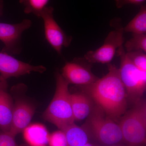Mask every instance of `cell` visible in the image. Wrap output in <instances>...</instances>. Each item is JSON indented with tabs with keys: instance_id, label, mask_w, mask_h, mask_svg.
<instances>
[{
	"instance_id": "5bb4252c",
	"label": "cell",
	"mask_w": 146,
	"mask_h": 146,
	"mask_svg": "<svg viewBox=\"0 0 146 146\" xmlns=\"http://www.w3.org/2000/svg\"><path fill=\"white\" fill-rule=\"evenodd\" d=\"M13 104L12 98L6 91L0 94V129L1 131H10Z\"/></svg>"
},
{
	"instance_id": "52a82bcc",
	"label": "cell",
	"mask_w": 146,
	"mask_h": 146,
	"mask_svg": "<svg viewBox=\"0 0 146 146\" xmlns=\"http://www.w3.org/2000/svg\"><path fill=\"white\" fill-rule=\"evenodd\" d=\"M54 8L48 6L40 15L44 23L45 38L53 48L59 55L63 48L69 46L72 42V36H68L55 20Z\"/></svg>"
},
{
	"instance_id": "ffe728a7",
	"label": "cell",
	"mask_w": 146,
	"mask_h": 146,
	"mask_svg": "<svg viewBox=\"0 0 146 146\" xmlns=\"http://www.w3.org/2000/svg\"><path fill=\"white\" fill-rule=\"evenodd\" d=\"M48 144L50 146H68L63 131L59 130L50 134Z\"/></svg>"
},
{
	"instance_id": "7402d4cb",
	"label": "cell",
	"mask_w": 146,
	"mask_h": 146,
	"mask_svg": "<svg viewBox=\"0 0 146 146\" xmlns=\"http://www.w3.org/2000/svg\"><path fill=\"white\" fill-rule=\"evenodd\" d=\"M116 7L119 9L128 4L142 5L146 0H115Z\"/></svg>"
},
{
	"instance_id": "ba28073f",
	"label": "cell",
	"mask_w": 146,
	"mask_h": 146,
	"mask_svg": "<svg viewBox=\"0 0 146 146\" xmlns=\"http://www.w3.org/2000/svg\"><path fill=\"white\" fill-rule=\"evenodd\" d=\"M32 24L28 19L17 24L0 23V41L4 45L1 52L11 55L20 54L22 50V34L31 27Z\"/></svg>"
},
{
	"instance_id": "44dd1931",
	"label": "cell",
	"mask_w": 146,
	"mask_h": 146,
	"mask_svg": "<svg viewBox=\"0 0 146 146\" xmlns=\"http://www.w3.org/2000/svg\"><path fill=\"white\" fill-rule=\"evenodd\" d=\"M13 136L9 131L0 132V146H21L16 143Z\"/></svg>"
},
{
	"instance_id": "d4e9b609",
	"label": "cell",
	"mask_w": 146,
	"mask_h": 146,
	"mask_svg": "<svg viewBox=\"0 0 146 146\" xmlns=\"http://www.w3.org/2000/svg\"><path fill=\"white\" fill-rule=\"evenodd\" d=\"M97 146H102L97 145ZM105 146H131L129 145H127V144H126V145H121V144H116V145H111Z\"/></svg>"
},
{
	"instance_id": "5b68a950",
	"label": "cell",
	"mask_w": 146,
	"mask_h": 146,
	"mask_svg": "<svg viewBox=\"0 0 146 146\" xmlns=\"http://www.w3.org/2000/svg\"><path fill=\"white\" fill-rule=\"evenodd\" d=\"M117 54L120 58L119 74L127 99L135 103L141 99L145 91L146 72L140 70L133 65L127 56L123 46L117 51Z\"/></svg>"
},
{
	"instance_id": "9a60e30c",
	"label": "cell",
	"mask_w": 146,
	"mask_h": 146,
	"mask_svg": "<svg viewBox=\"0 0 146 146\" xmlns=\"http://www.w3.org/2000/svg\"><path fill=\"white\" fill-rule=\"evenodd\" d=\"M61 131L65 133L68 146H83L88 143L89 138L86 131L74 123Z\"/></svg>"
},
{
	"instance_id": "d6986e66",
	"label": "cell",
	"mask_w": 146,
	"mask_h": 146,
	"mask_svg": "<svg viewBox=\"0 0 146 146\" xmlns=\"http://www.w3.org/2000/svg\"><path fill=\"white\" fill-rule=\"evenodd\" d=\"M126 54L133 65L140 70L146 72V53L142 51L126 52Z\"/></svg>"
},
{
	"instance_id": "7c38bea8",
	"label": "cell",
	"mask_w": 146,
	"mask_h": 146,
	"mask_svg": "<svg viewBox=\"0 0 146 146\" xmlns=\"http://www.w3.org/2000/svg\"><path fill=\"white\" fill-rule=\"evenodd\" d=\"M70 101L75 121H82L86 119L94 108L92 100L86 94H71Z\"/></svg>"
},
{
	"instance_id": "603a6c76",
	"label": "cell",
	"mask_w": 146,
	"mask_h": 146,
	"mask_svg": "<svg viewBox=\"0 0 146 146\" xmlns=\"http://www.w3.org/2000/svg\"><path fill=\"white\" fill-rule=\"evenodd\" d=\"M8 86L7 81L0 75V94L3 91H6Z\"/></svg>"
},
{
	"instance_id": "8fae6325",
	"label": "cell",
	"mask_w": 146,
	"mask_h": 146,
	"mask_svg": "<svg viewBox=\"0 0 146 146\" xmlns=\"http://www.w3.org/2000/svg\"><path fill=\"white\" fill-rule=\"evenodd\" d=\"M35 112V108L23 100H18L13 104V115L9 132L13 136L23 132L30 124Z\"/></svg>"
},
{
	"instance_id": "6da1fadb",
	"label": "cell",
	"mask_w": 146,
	"mask_h": 146,
	"mask_svg": "<svg viewBox=\"0 0 146 146\" xmlns=\"http://www.w3.org/2000/svg\"><path fill=\"white\" fill-rule=\"evenodd\" d=\"M108 72L93 83L83 86L86 95L114 121L119 119L127 108V94L120 78L119 69L108 65Z\"/></svg>"
},
{
	"instance_id": "4fadbf2b",
	"label": "cell",
	"mask_w": 146,
	"mask_h": 146,
	"mask_svg": "<svg viewBox=\"0 0 146 146\" xmlns=\"http://www.w3.org/2000/svg\"><path fill=\"white\" fill-rule=\"evenodd\" d=\"M23 133L24 140L29 146H46L48 143L49 133L42 124H30Z\"/></svg>"
},
{
	"instance_id": "ac0fdd59",
	"label": "cell",
	"mask_w": 146,
	"mask_h": 146,
	"mask_svg": "<svg viewBox=\"0 0 146 146\" xmlns=\"http://www.w3.org/2000/svg\"><path fill=\"white\" fill-rule=\"evenodd\" d=\"M126 52L142 51L146 52V34H132V36L127 40L123 47Z\"/></svg>"
},
{
	"instance_id": "cb8c5ba5",
	"label": "cell",
	"mask_w": 146,
	"mask_h": 146,
	"mask_svg": "<svg viewBox=\"0 0 146 146\" xmlns=\"http://www.w3.org/2000/svg\"><path fill=\"white\" fill-rule=\"evenodd\" d=\"M3 0H0V17L3 15Z\"/></svg>"
},
{
	"instance_id": "7a4b0ae2",
	"label": "cell",
	"mask_w": 146,
	"mask_h": 146,
	"mask_svg": "<svg viewBox=\"0 0 146 146\" xmlns=\"http://www.w3.org/2000/svg\"><path fill=\"white\" fill-rule=\"evenodd\" d=\"M82 127L89 138L98 146H109L123 142L119 123L106 115L102 110L95 106L86 118Z\"/></svg>"
},
{
	"instance_id": "9c48e42d",
	"label": "cell",
	"mask_w": 146,
	"mask_h": 146,
	"mask_svg": "<svg viewBox=\"0 0 146 146\" xmlns=\"http://www.w3.org/2000/svg\"><path fill=\"white\" fill-rule=\"evenodd\" d=\"M87 61L84 58H76L67 62L62 69L61 75L68 83L85 86L93 83L98 79L91 72Z\"/></svg>"
},
{
	"instance_id": "e0dca14e",
	"label": "cell",
	"mask_w": 146,
	"mask_h": 146,
	"mask_svg": "<svg viewBox=\"0 0 146 146\" xmlns=\"http://www.w3.org/2000/svg\"><path fill=\"white\" fill-rule=\"evenodd\" d=\"M50 0H19V3L25 7L24 12L33 13L40 18L41 13L48 7Z\"/></svg>"
},
{
	"instance_id": "2e32d148",
	"label": "cell",
	"mask_w": 146,
	"mask_h": 146,
	"mask_svg": "<svg viewBox=\"0 0 146 146\" xmlns=\"http://www.w3.org/2000/svg\"><path fill=\"white\" fill-rule=\"evenodd\" d=\"M123 29L124 32L131 33L132 34H146V5H141L138 13Z\"/></svg>"
},
{
	"instance_id": "8992f818",
	"label": "cell",
	"mask_w": 146,
	"mask_h": 146,
	"mask_svg": "<svg viewBox=\"0 0 146 146\" xmlns=\"http://www.w3.org/2000/svg\"><path fill=\"white\" fill-rule=\"evenodd\" d=\"M106 36L101 46L95 50L88 52L84 58L90 63H109L113 59L117 51L124 43L123 27L119 24Z\"/></svg>"
},
{
	"instance_id": "3957f363",
	"label": "cell",
	"mask_w": 146,
	"mask_h": 146,
	"mask_svg": "<svg viewBox=\"0 0 146 146\" xmlns=\"http://www.w3.org/2000/svg\"><path fill=\"white\" fill-rule=\"evenodd\" d=\"M55 78L56 86L54 95L43 113V118L62 130L74 123L75 121L71 107L69 83L58 72L56 73Z\"/></svg>"
},
{
	"instance_id": "30bf717a",
	"label": "cell",
	"mask_w": 146,
	"mask_h": 146,
	"mask_svg": "<svg viewBox=\"0 0 146 146\" xmlns=\"http://www.w3.org/2000/svg\"><path fill=\"white\" fill-rule=\"evenodd\" d=\"M46 70V67L43 65H32L18 60L8 54L0 52V75L5 79L18 78L32 72L43 73Z\"/></svg>"
},
{
	"instance_id": "277c9868",
	"label": "cell",
	"mask_w": 146,
	"mask_h": 146,
	"mask_svg": "<svg viewBox=\"0 0 146 146\" xmlns=\"http://www.w3.org/2000/svg\"><path fill=\"white\" fill-rule=\"evenodd\" d=\"M120 118L123 141L131 146H145L146 142V102L138 100Z\"/></svg>"
},
{
	"instance_id": "484cf974",
	"label": "cell",
	"mask_w": 146,
	"mask_h": 146,
	"mask_svg": "<svg viewBox=\"0 0 146 146\" xmlns=\"http://www.w3.org/2000/svg\"><path fill=\"white\" fill-rule=\"evenodd\" d=\"M83 146H96L95 145H93V144L90 143H89V142L88 143H86L85 144V145H84Z\"/></svg>"
}]
</instances>
